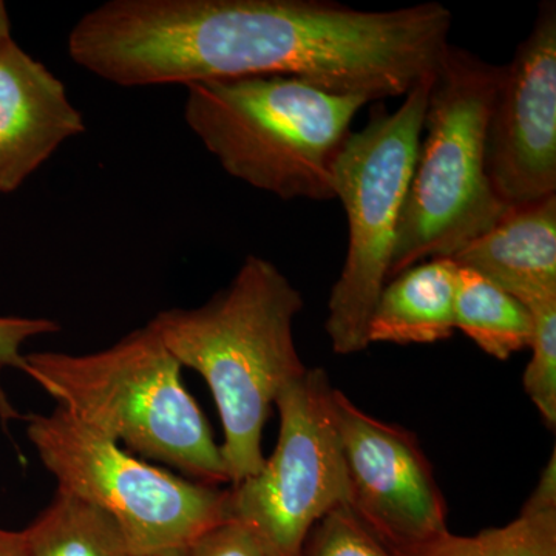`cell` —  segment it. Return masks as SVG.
I'll use <instances>...</instances> for the list:
<instances>
[{
    "instance_id": "cell-10",
    "label": "cell",
    "mask_w": 556,
    "mask_h": 556,
    "mask_svg": "<svg viewBox=\"0 0 556 556\" xmlns=\"http://www.w3.org/2000/svg\"><path fill=\"white\" fill-rule=\"evenodd\" d=\"M485 170L507 207L556 195V3L503 65L485 127Z\"/></svg>"
},
{
    "instance_id": "cell-5",
    "label": "cell",
    "mask_w": 556,
    "mask_h": 556,
    "mask_svg": "<svg viewBox=\"0 0 556 556\" xmlns=\"http://www.w3.org/2000/svg\"><path fill=\"white\" fill-rule=\"evenodd\" d=\"M503 65L450 43L428 91L424 130L388 280L452 258L507 212L485 170V127Z\"/></svg>"
},
{
    "instance_id": "cell-9",
    "label": "cell",
    "mask_w": 556,
    "mask_h": 556,
    "mask_svg": "<svg viewBox=\"0 0 556 556\" xmlns=\"http://www.w3.org/2000/svg\"><path fill=\"white\" fill-rule=\"evenodd\" d=\"M346 506L394 554L448 532L447 504L416 434L369 416L332 391Z\"/></svg>"
},
{
    "instance_id": "cell-17",
    "label": "cell",
    "mask_w": 556,
    "mask_h": 556,
    "mask_svg": "<svg viewBox=\"0 0 556 556\" xmlns=\"http://www.w3.org/2000/svg\"><path fill=\"white\" fill-rule=\"evenodd\" d=\"M533 316L532 357L525 371V391L544 422L556 427V300L530 308Z\"/></svg>"
},
{
    "instance_id": "cell-11",
    "label": "cell",
    "mask_w": 556,
    "mask_h": 556,
    "mask_svg": "<svg viewBox=\"0 0 556 556\" xmlns=\"http://www.w3.org/2000/svg\"><path fill=\"white\" fill-rule=\"evenodd\" d=\"M86 131L83 113L42 62L11 40L0 49V197L10 195L68 139Z\"/></svg>"
},
{
    "instance_id": "cell-7",
    "label": "cell",
    "mask_w": 556,
    "mask_h": 556,
    "mask_svg": "<svg viewBox=\"0 0 556 556\" xmlns=\"http://www.w3.org/2000/svg\"><path fill=\"white\" fill-rule=\"evenodd\" d=\"M27 437L58 492L108 511L134 556L188 551L228 518V490L150 466L61 407L28 416Z\"/></svg>"
},
{
    "instance_id": "cell-21",
    "label": "cell",
    "mask_w": 556,
    "mask_h": 556,
    "mask_svg": "<svg viewBox=\"0 0 556 556\" xmlns=\"http://www.w3.org/2000/svg\"><path fill=\"white\" fill-rule=\"evenodd\" d=\"M0 556H31L24 532L0 529Z\"/></svg>"
},
{
    "instance_id": "cell-13",
    "label": "cell",
    "mask_w": 556,
    "mask_h": 556,
    "mask_svg": "<svg viewBox=\"0 0 556 556\" xmlns=\"http://www.w3.org/2000/svg\"><path fill=\"white\" fill-rule=\"evenodd\" d=\"M456 276L453 260L430 258L388 280L369 318V345H426L452 338Z\"/></svg>"
},
{
    "instance_id": "cell-19",
    "label": "cell",
    "mask_w": 556,
    "mask_h": 556,
    "mask_svg": "<svg viewBox=\"0 0 556 556\" xmlns=\"http://www.w3.org/2000/svg\"><path fill=\"white\" fill-rule=\"evenodd\" d=\"M188 556H273L248 526L232 518L206 530L188 548Z\"/></svg>"
},
{
    "instance_id": "cell-23",
    "label": "cell",
    "mask_w": 556,
    "mask_h": 556,
    "mask_svg": "<svg viewBox=\"0 0 556 556\" xmlns=\"http://www.w3.org/2000/svg\"><path fill=\"white\" fill-rule=\"evenodd\" d=\"M144 556H188V551L175 552V554L144 555Z\"/></svg>"
},
{
    "instance_id": "cell-4",
    "label": "cell",
    "mask_w": 556,
    "mask_h": 556,
    "mask_svg": "<svg viewBox=\"0 0 556 556\" xmlns=\"http://www.w3.org/2000/svg\"><path fill=\"white\" fill-rule=\"evenodd\" d=\"M185 121L230 177L281 200H334L332 172L369 100L298 76L185 86Z\"/></svg>"
},
{
    "instance_id": "cell-14",
    "label": "cell",
    "mask_w": 556,
    "mask_h": 556,
    "mask_svg": "<svg viewBox=\"0 0 556 556\" xmlns=\"http://www.w3.org/2000/svg\"><path fill=\"white\" fill-rule=\"evenodd\" d=\"M394 554V552H393ZM397 556H556V455L521 514L507 526L485 529L475 536L452 532Z\"/></svg>"
},
{
    "instance_id": "cell-2",
    "label": "cell",
    "mask_w": 556,
    "mask_h": 556,
    "mask_svg": "<svg viewBox=\"0 0 556 556\" xmlns=\"http://www.w3.org/2000/svg\"><path fill=\"white\" fill-rule=\"evenodd\" d=\"M302 294L269 260L248 255L229 287L199 308L149 321L181 367L206 380L217 404L229 484L262 470V439L278 393L306 371L294 340Z\"/></svg>"
},
{
    "instance_id": "cell-3",
    "label": "cell",
    "mask_w": 556,
    "mask_h": 556,
    "mask_svg": "<svg viewBox=\"0 0 556 556\" xmlns=\"http://www.w3.org/2000/svg\"><path fill=\"white\" fill-rule=\"evenodd\" d=\"M181 369L148 324L97 353L28 354L22 371L58 407L116 444L177 468L190 481L229 484L222 447Z\"/></svg>"
},
{
    "instance_id": "cell-12",
    "label": "cell",
    "mask_w": 556,
    "mask_h": 556,
    "mask_svg": "<svg viewBox=\"0 0 556 556\" xmlns=\"http://www.w3.org/2000/svg\"><path fill=\"white\" fill-rule=\"evenodd\" d=\"M450 260L529 309L556 300V195L508 207L492 229Z\"/></svg>"
},
{
    "instance_id": "cell-8",
    "label": "cell",
    "mask_w": 556,
    "mask_h": 556,
    "mask_svg": "<svg viewBox=\"0 0 556 556\" xmlns=\"http://www.w3.org/2000/svg\"><path fill=\"white\" fill-rule=\"evenodd\" d=\"M325 369L306 368L278 393L280 431L262 470L230 485L228 518L248 526L273 556H300L314 525L346 504L348 482Z\"/></svg>"
},
{
    "instance_id": "cell-1",
    "label": "cell",
    "mask_w": 556,
    "mask_h": 556,
    "mask_svg": "<svg viewBox=\"0 0 556 556\" xmlns=\"http://www.w3.org/2000/svg\"><path fill=\"white\" fill-rule=\"evenodd\" d=\"M452 25L439 2L109 0L76 22L67 47L76 65L119 87L298 76L382 102L433 78Z\"/></svg>"
},
{
    "instance_id": "cell-16",
    "label": "cell",
    "mask_w": 556,
    "mask_h": 556,
    "mask_svg": "<svg viewBox=\"0 0 556 556\" xmlns=\"http://www.w3.org/2000/svg\"><path fill=\"white\" fill-rule=\"evenodd\" d=\"M22 532L31 556H134L115 518L68 493L58 492Z\"/></svg>"
},
{
    "instance_id": "cell-22",
    "label": "cell",
    "mask_w": 556,
    "mask_h": 556,
    "mask_svg": "<svg viewBox=\"0 0 556 556\" xmlns=\"http://www.w3.org/2000/svg\"><path fill=\"white\" fill-rule=\"evenodd\" d=\"M11 40V22L9 16V10H7L5 2L0 0V49L10 43Z\"/></svg>"
},
{
    "instance_id": "cell-6",
    "label": "cell",
    "mask_w": 556,
    "mask_h": 556,
    "mask_svg": "<svg viewBox=\"0 0 556 556\" xmlns=\"http://www.w3.org/2000/svg\"><path fill=\"white\" fill-rule=\"evenodd\" d=\"M431 80L416 84L394 112L382 102L372 105L367 126L348 135L334 163L332 185L346 212L348 251L329 295L325 331L340 356L369 346V318L390 274Z\"/></svg>"
},
{
    "instance_id": "cell-18",
    "label": "cell",
    "mask_w": 556,
    "mask_h": 556,
    "mask_svg": "<svg viewBox=\"0 0 556 556\" xmlns=\"http://www.w3.org/2000/svg\"><path fill=\"white\" fill-rule=\"evenodd\" d=\"M300 556H397L358 521L346 504L332 508L306 536Z\"/></svg>"
},
{
    "instance_id": "cell-20",
    "label": "cell",
    "mask_w": 556,
    "mask_h": 556,
    "mask_svg": "<svg viewBox=\"0 0 556 556\" xmlns=\"http://www.w3.org/2000/svg\"><path fill=\"white\" fill-rule=\"evenodd\" d=\"M60 324L46 317L0 316V369L24 368L22 345L28 339L53 334Z\"/></svg>"
},
{
    "instance_id": "cell-15",
    "label": "cell",
    "mask_w": 556,
    "mask_h": 556,
    "mask_svg": "<svg viewBox=\"0 0 556 556\" xmlns=\"http://www.w3.org/2000/svg\"><path fill=\"white\" fill-rule=\"evenodd\" d=\"M453 313L455 329L497 361H507L532 342L530 309L475 270L457 266Z\"/></svg>"
}]
</instances>
